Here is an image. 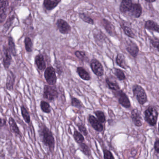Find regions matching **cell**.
<instances>
[{
  "mask_svg": "<svg viewBox=\"0 0 159 159\" xmlns=\"http://www.w3.org/2000/svg\"><path fill=\"white\" fill-rule=\"evenodd\" d=\"M38 133L43 144L52 153L55 149V140L52 132L45 125L41 124L39 126Z\"/></svg>",
  "mask_w": 159,
  "mask_h": 159,
  "instance_id": "cell-1",
  "label": "cell"
},
{
  "mask_svg": "<svg viewBox=\"0 0 159 159\" xmlns=\"http://www.w3.org/2000/svg\"><path fill=\"white\" fill-rule=\"evenodd\" d=\"M145 121L149 125L154 126L157 122L159 113L157 108L153 106L148 107L144 112Z\"/></svg>",
  "mask_w": 159,
  "mask_h": 159,
  "instance_id": "cell-2",
  "label": "cell"
},
{
  "mask_svg": "<svg viewBox=\"0 0 159 159\" xmlns=\"http://www.w3.org/2000/svg\"><path fill=\"white\" fill-rule=\"evenodd\" d=\"M133 95L136 97L138 102L141 105H143L147 102V96L144 89L138 84H135L133 87Z\"/></svg>",
  "mask_w": 159,
  "mask_h": 159,
  "instance_id": "cell-3",
  "label": "cell"
},
{
  "mask_svg": "<svg viewBox=\"0 0 159 159\" xmlns=\"http://www.w3.org/2000/svg\"><path fill=\"white\" fill-rule=\"evenodd\" d=\"M58 96V92L56 86L45 85L43 97L49 101H54Z\"/></svg>",
  "mask_w": 159,
  "mask_h": 159,
  "instance_id": "cell-4",
  "label": "cell"
},
{
  "mask_svg": "<svg viewBox=\"0 0 159 159\" xmlns=\"http://www.w3.org/2000/svg\"><path fill=\"white\" fill-rule=\"evenodd\" d=\"M115 96L117 98L119 103L122 107L126 108H129L131 106L130 101L128 95L121 90L113 91Z\"/></svg>",
  "mask_w": 159,
  "mask_h": 159,
  "instance_id": "cell-5",
  "label": "cell"
},
{
  "mask_svg": "<svg viewBox=\"0 0 159 159\" xmlns=\"http://www.w3.org/2000/svg\"><path fill=\"white\" fill-rule=\"evenodd\" d=\"M44 78L46 81L49 85H54L57 81L56 70L53 67L50 66L48 67L45 70Z\"/></svg>",
  "mask_w": 159,
  "mask_h": 159,
  "instance_id": "cell-6",
  "label": "cell"
},
{
  "mask_svg": "<svg viewBox=\"0 0 159 159\" xmlns=\"http://www.w3.org/2000/svg\"><path fill=\"white\" fill-rule=\"evenodd\" d=\"M90 67L93 73L98 76L101 77L104 74L103 66L101 62L96 59H92L90 63Z\"/></svg>",
  "mask_w": 159,
  "mask_h": 159,
  "instance_id": "cell-7",
  "label": "cell"
},
{
  "mask_svg": "<svg viewBox=\"0 0 159 159\" xmlns=\"http://www.w3.org/2000/svg\"><path fill=\"white\" fill-rule=\"evenodd\" d=\"M88 121L92 128L96 131L101 132L103 130V125L94 116L91 115H89Z\"/></svg>",
  "mask_w": 159,
  "mask_h": 159,
  "instance_id": "cell-8",
  "label": "cell"
},
{
  "mask_svg": "<svg viewBox=\"0 0 159 159\" xmlns=\"http://www.w3.org/2000/svg\"><path fill=\"white\" fill-rule=\"evenodd\" d=\"M57 28L62 34H66L70 33L71 31V26L65 20L58 19L57 21Z\"/></svg>",
  "mask_w": 159,
  "mask_h": 159,
  "instance_id": "cell-9",
  "label": "cell"
},
{
  "mask_svg": "<svg viewBox=\"0 0 159 159\" xmlns=\"http://www.w3.org/2000/svg\"><path fill=\"white\" fill-rule=\"evenodd\" d=\"M12 61L11 54L9 51L8 48L7 47H3V53L2 63L5 69H8Z\"/></svg>",
  "mask_w": 159,
  "mask_h": 159,
  "instance_id": "cell-10",
  "label": "cell"
},
{
  "mask_svg": "<svg viewBox=\"0 0 159 159\" xmlns=\"http://www.w3.org/2000/svg\"><path fill=\"white\" fill-rule=\"evenodd\" d=\"M131 117L135 126L137 127H141L143 125L141 112L137 108H134L132 110Z\"/></svg>",
  "mask_w": 159,
  "mask_h": 159,
  "instance_id": "cell-11",
  "label": "cell"
},
{
  "mask_svg": "<svg viewBox=\"0 0 159 159\" xmlns=\"http://www.w3.org/2000/svg\"><path fill=\"white\" fill-rule=\"evenodd\" d=\"M126 50L133 57L136 58L139 52V48L137 44L131 41L126 47Z\"/></svg>",
  "mask_w": 159,
  "mask_h": 159,
  "instance_id": "cell-12",
  "label": "cell"
},
{
  "mask_svg": "<svg viewBox=\"0 0 159 159\" xmlns=\"http://www.w3.org/2000/svg\"><path fill=\"white\" fill-rule=\"evenodd\" d=\"M129 12L132 16L136 18H138L142 16L143 13L142 5L139 3H133Z\"/></svg>",
  "mask_w": 159,
  "mask_h": 159,
  "instance_id": "cell-13",
  "label": "cell"
},
{
  "mask_svg": "<svg viewBox=\"0 0 159 159\" xmlns=\"http://www.w3.org/2000/svg\"><path fill=\"white\" fill-rule=\"evenodd\" d=\"M8 6V0H0V20L2 23L6 17V12Z\"/></svg>",
  "mask_w": 159,
  "mask_h": 159,
  "instance_id": "cell-14",
  "label": "cell"
},
{
  "mask_svg": "<svg viewBox=\"0 0 159 159\" xmlns=\"http://www.w3.org/2000/svg\"><path fill=\"white\" fill-rule=\"evenodd\" d=\"M7 78L6 89L9 91L13 90L14 89V85L15 83L16 76L11 71H9L7 73Z\"/></svg>",
  "mask_w": 159,
  "mask_h": 159,
  "instance_id": "cell-15",
  "label": "cell"
},
{
  "mask_svg": "<svg viewBox=\"0 0 159 159\" xmlns=\"http://www.w3.org/2000/svg\"><path fill=\"white\" fill-rule=\"evenodd\" d=\"M35 65L40 70L43 71L46 69V63L44 57L42 54H38L35 58Z\"/></svg>",
  "mask_w": 159,
  "mask_h": 159,
  "instance_id": "cell-16",
  "label": "cell"
},
{
  "mask_svg": "<svg viewBox=\"0 0 159 159\" xmlns=\"http://www.w3.org/2000/svg\"><path fill=\"white\" fill-rule=\"evenodd\" d=\"M116 62L117 65L122 69L126 70L129 68L126 57L123 54H118L116 58Z\"/></svg>",
  "mask_w": 159,
  "mask_h": 159,
  "instance_id": "cell-17",
  "label": "cell"
},
{
  "mask_svg": "<svg viewBox=\"0 0 159 159\" xmlns=\"http://www.w3.org/2000/svg\"><path fill=\"white\" fill-rule=\"evenodd\" d=\"M133 4L132 0H122L119 6V10L122 13L129 12Z\"/></svg>",
  "mask_w": 159,
  "mask_h": 159,
  "instance_id": "cell-18",
  "label": "cell"
},
{
  "mask_svg": "<svg viewBox=\"0 0 159 159\" xmlns=\"http://www.w3.org/2000/svg\"><path fill=\"white\" fill-rule=\"evenodd\" d=\"M8 124H9L10 130L12 133L18 136H21V134L16 123L15 121V120L11 117H9L8 119Z\"/></svg>",
  "mask_w": 159,
  "mask_h": 159,
  "instance_id": "cell-19",
  "label": "cell"
},
{
  "mask_svg": "<svg viewBox=\"0 0 159 159\" xmlns=\"http://www.w3.org/2000/svg\"><path fill=\"white\" fill-rule=\"evenodd\" d=\"M61 0H44V5L46 10L50 11L55 8Z\"/></svg>",
  "mask_w": 159,
  "mask_h": 159,
  "instance_id": "cell-20",
  "label": "cell"
},
{
  "mask_svg": "<svg viewBox=\"0 0 159 159\" xmlns=\"http://www.w3.org/2000/svg\"><path fill=\"white\" fill-rule=\"evenodd\" d=\"M145 28L148 30L157 32L159 33V25L154 20H147L145 24Z\"/></svg>",
  "mask_w": 159,
  "mask_h": 159,
  "instance_id": "cell-21",
  "label": "cell"
},
{
  "mask_svg": "<svg viewBox=\"0 0 159 159\" xmlns=\"http://www.w3.org/2000/svg\"><path fill=\"white\" fill-rule=\"evenodd\" d=\"M77 72L79 77L83 80L88 81V80H90L91 79L89 74L83 67H77Z\"/></svg>",
  "mask_w": 159,
  "mask_h": 159,
  "instance_id": "cell-22",
  "label": "cell"
},
{
  "mask_svg": "<svg viewBox=\"0 0 159 159\" xmlns=\"http://www.w3.org/2000/svg\"><path fill=\"white\" fill-rule=\"evenodd\" d=\"M106 84L110 89L113 91H117L120 90V87L118 83L115 80H113L109 77L105 79Z\"/></svg>",
  "mask_w": 159,
  "mask_h": 159,
  "instance_id": "cell-23",
  "label": "cell"
},
{
  "mask_svg": "<svg viewBox=\"0 0 159 159\" xmlns=\"http://www.w3.org/2000/svg\"><path fill=\"white\" fill-rule=\"evenodd\" d=\"M102 23L107 32L110 35H113L114 33V28L111 22L108 21L107 20L103 19L102 20Z\"/></svg>",
  "mask_w": 159,
  "mask_h": 159,
  "instance_id": "cell-24",
  "label": "cell"
},
{
  "mask_svg": "<svg viewBox=\"0 0 159 159\" xmlns=\"http://www.w3.org/2000/svg\"><path fill=\"white\" fill-rule=\"evenodd\" d=\"M8 48L11 54L14 57H16V45L11 36H9L8 38Z\"/></svg>",
  "mask_w": 159,
  "mask_h": 159,
  "instance_id": "cell-25",
  "label": "cell"
},
{
  "mask_svg": "<svg viewBox=\"0 0 159 159\" xmlns=\"http://www.w3.org/2000/svg\"><path fill=\"white\" fill-rule=\"evenodd\" d=\"M79 149L84 155L87 157H90L91 155V151L88 146L83 143L79 144Z\"/></svg>",
  "mask_w": 159,
  "mask_h": 159,
  "instance_id": "cell-26",
  "label": "cell"
},
{
  "mask_svg": "<svg viewBox=\"0 0 159 159\" xmlns=\"http://www.w3.org/2000/svg\"><path fill=\"white\" fill-rule=\"evenodd\" d=\"M73 136L75 142L79 144L84 143L85 141V138H84L83 134L80 132H78L77 130L75 129L73 134Z\"/></svg>",
  "mask_w": 159,
  "mask_h": 159,
  "instance_id": "cell-27",
  "label": "cell"
},
{
  "mask_svg": "<svg viewBox=\"0 0 159 159\" xmlns=\"http://www.w3.org/2000/svg\"><path fill=\"white\" fill-rule=\"evenodd\" d=\"M94 37L97 43H103L105 40V36L101 32L97 31L94 33Z\"/></svg>",
  "mask_w": 159,
  "mask_h": 159,
  "instance_id": "cell-28",
  "label": "cell"
},
{
  "mask_svg": "<svg viewBox=\"0 0 159 159\" xmlns=\"http://www.w3.org/2000/svg\"><path fill=\"white\" fill-rule=\"evenodd\" d=\"M21 116H22L24 121L26 123L29 124L30 122V117L29 112L25 108V107L23 106H21Z\"/></svg>",
  "mask_w": 159,
  "mask_h": 159,
  "instance_id": "cell-29",
  "label": "cell"
},
{
  "mask_svg": "<svg viewBox=\"0 0 159 159\" xmlns=\"http://www.w3.org/2000/svg\"><path fill=\"white\" fill-rule=\"evenodd\" d=\"M40 107L44 113L49 114L50 112V105L45 101H42L40 102Z\"/></svg>",
  "mask_w": 159,
  "mask_h": 159,
  "instance_id": "cell-30",
  "label": "cell"
},
{
  "mask_svg": "<svg viewBox=\"0 0 159 159\" xmlns=\"http://www.w3.org/2000/svg\"><path fill=\"white\" fill-rule=\"evenodd\" d=\"M25 49L28 52H31L33 50V43L30 38L26 37L24 40Z\"/></svg>",
  "mask_w": 159,
  "mask_h": 159,
  "instance_id": "cell-31",
  "label": "cell"
},
{
  "mask_svg": "<svg viewBox=\"0 0 159 159\" xmlns=\"http://www.w3.org/2000/svg\"><path fill=\"white\" fill-rule=\"evenodd\" d=\"M76 57L82 61H86L88 60L86 52L82 51H76L75 52Z\"/></svg>",
  "mask_w": 159,
  "mask_h": 159,
  "instance_id": "cell-32",
  "label": "cell"
},
{
  "mask_svg": "<svg viewBox=\"0 0 159 159\" xmlns=\"http://www.w3.org/2000/svg\"><path fill=\"white\" fill-rule=\"evenodd\" d=\"M123 29V31L124 33L127 36H129L130 38H134L135 37V34L133 31L132 29L130 27L128 26H125V25H122L121 26Z\"/></svg>",
  "mask_w": 159,
  "mask_h": 159,
  "instance_id": "cell-33",
  "label": "cell"
},
{
  "mask_svg": "<svg viewBox=\"0 0 159 159\" xmlns=\"http://www.w3.org/2000/svg\"><path fill=\"white\" fill-rule=\"evenodd\" d=\"M79 17L81 19H82L83 21L85 22L88 23V24L93 25L94 24V20L90 17L86 15L84 13H79Z\"/></svg>",
  "mask_w": 159,
  "mask_h": 159,
  "instance_id": "cell-34",
  "label": "cell"
},
{
  "mask_svg": "<svg viewBox=\"0 0 159 159\" xmlns=\"http://www.w3.org/2000/svg\"><path fill=\"white\" fill-rule=\"evenodd\" d=\"M115 74L118 79L119 80H124L126 79V75L124 71L119 69H115Z\"/></svg>",
  "mask_w": 159,
  "mask_h": 159,
  "instance_id": "cell-35",
  "label": "cell"
},
{
  "mask_svg": "<svg viewBox=\"0 0 159 159\" xmlns=\"http://www.w3.org/2000/svg\"><path fill=\"white\" fill-rule=\"evenodd\" d=\"M15 18L14 16H12L9 17L7 19L6 22H5L4 25V31L6 32L10 28V27L12 26V24H13V22H14Z\"/></svg>",
  "mask_w": 159,
  "mask_h": 159,
  "instance_id": "cell-36",
  "label": "cell"
},
{
  "mask_svg": "<svg viewBox=\"0 0 159 159\" xmlns=\"http://www.w3.org/2000/svg\"><path fill=\"white\" fill-rule=\"evenodd\" d=\"M94 114L96 115L98 120L101 122V123H105L106 121V118L104 113L102 111L98 110V111H95Z\"/></svg>",
  "mask_w": 159,
  "mask_h": 159,
  "instance_id": "cell-37",
  "label": "cell"
},
{
  "mask_svg": "<svg viewBox=\"0 0 159 159\" xmlns=\"http://www.w3.org/2000/svg\"><path fill=\"white\" fill-rule=\"evenodd\" d=\"M71 105L72 106L78 108H81L84 107V105L81 102V101L75 97H72Z\"/></svg>",
  "mask_w": 159,
  "mask_h": 159,
  "instance_id": "cell-38",
  "label": "cell"
},
{
  "mask_svg": "<svg viewBox=\"0 0 159 159\" xmlns=\"http://www.w3.org/2000/svg\"><path fill=\"white\" fill-rule=\"evenodd\" d=\"M77 126L79 131L83 135H85V136H88V132L87 130V128L85 127L84 124H82V123H78L77 124Z\"/></svg>",
  "mask_w": 159,
  "mask_h": 159,
  "instance_id": "cell-39",
  "label": "cell"
},
{
  "mask_svg": "<svg viewBox=\"0 0 159 159\" xmlns=\"http://www.w3.org/2000/svg\"><path fill=\"white\" fill-rule=\"evenodd\" d=\"M150 43L153 47L155 48L159 52V39L157 37L150 39Z\"/></svg>",
  "mask_w": 159,
  "mask_h": 159,
  "instance_id": "cell-40",
  "label": "cell"
},
{
  "mask_svg": "<svg viewBox=\"0 0 159 159\" xmlns=\"http://www.w3.org/2000/svg\"><path fill=\"white\" fill-rule=\"evenodd\" d=\"M104 159H115L111 151L107 149L104 150Z\"/></svg>",
  "mask_w": 159,
  "mask_h": 159,
  "instance_id": "cell-41",
  "label": "cell"
},
{
  "mask_svg": "<svg viewBox=\"0 0 159 159\" xmlns=\"http://www.w3.org/2000/svg\"><path fill=\"white\" fill-rule=\"evenodd\" d=\"M154 147H155V149L156 152L159 153V139L156 141Z\"/></svg>",
  "mask_w": 159,
  "mask_h": 159,
  "instance_id": "cell-42",
  "label": "cell"
},
{
  "mask_svg": "<svg viewBox=\"0 0 159 159\" xmlns=\"http://www.w3.org/2000/svg\"><path fill=\"white\" fill-rule=\"evenodd\" d=\"M6 124V120L5 119L2 118H1V127L2 128V127H4V126H5Z\"/></svg>",
  "mask_w": 159,
  "mask_h": 159,
  "instance_id": "cell-43",
  "label": "cell"
},
{
  "mask_svg": "<svg viewBox=\"0 0 159 159\" xmlns=\"http://www.w3.org/2000/svg\"><path fill=\"white\" fill-rule=\"evenodd\" d=\"M145 1L148 3H152L154 2H155V1H157V0H145Z\"/></svg>",
  "mask_w": 159,
  "mask_h": 159,
  "instance_id": "cell-44",
  "label": "cell"
},
{
  "mask_svg": "<svg viewBox=\"0 0 159 159\" xmlns=\"http://www.w3.org/2000/svg\"><path fill=\"white\" fill-rule=\"evenodd\" d=\"M24 159H30L28 158L27 157H24Z\"/></svg>",
  "mask_w": 159,
  "mask_h": 159,
  "instance_id": "cell-45",
  "label": "cell"
},
{
  "mask_svg": "<svg viewBox=\"0 0 159 159\" xmlns=\"http://www.w3.org/2000/svg\"><path fill=\"white\" fill-rule=\"evenodd\" d=\"M16 1H21V0H16Z\"/></svg>",
  "mask_w": 159,
  "mask_h": 159,
  "instance_id": "cell-46",
  "label": "cell"
},
{
  "mask_svg": "<svg viewBox=\"0 0 159 159\" xmlns=\"http://www.w3.org/2000/svg\"><path fill=\"white\" fill-rule=\"evenodd\" d=\"M158 130H159V123Z\"/></svg>",
  "mask_w": 159,
  "mask_h": 159,
  "instance_id": "cell-47",
  "label": "cell"
},
{
  "mask_svg": "<svg viewBox=\"0 0 159 159\" xmlns=\"http://www.w3.org/2000/svg\"><path fill=\"white\" fill-rule=\"evenodd\" d=\"M76 159H80V158H77Z\"/></svg>",
  "mask_w": 159,
  "mask_h": 159,
  "instance_id": "cell-48",
  "label": "cell"
}]
</instances>
